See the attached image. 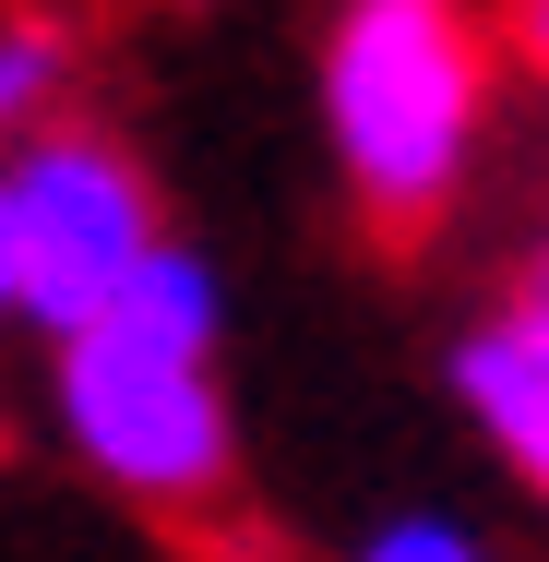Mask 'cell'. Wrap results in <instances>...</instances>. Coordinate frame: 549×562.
I'll return each mask as SVG.
<instances>
[{
	"mask_svg": "<svg viewBox=\"0 0 549 562\" xmlns=\"http://www.w3.org/2000/svg\"><path fill=\"white\" fill-rule=\"evenodd\" d=\"M0 180H12V263H24V324L60 347L84 336L96 312H108L119 288L168 251V216H156V180H144V156L119 144V132H84V120H60V132H36V144H12L0 156Z\"/></svg>",
	"mask_w": 549,
	"mask_h": 562,
	"instance_id": "3957f363",
	"label": "cell"
},
{
	"mask_svg": "<svg viewBox=\"0 0 549 562\" xmlns=\"http://www.w3.org/2000/svg\"><path fill=\"white\" fill-rule=\"evenodd\" d=\"M48 431L96 491L144 515H216L239 479V407H227L216 359L156 347L131 324H84L48 347Z\"/></svg>",
	"mask_w": 549,
	"mask_h": 562,
	"instance_id": "7a4b0ae2",
	"label": "cell"
},
{
	"mask_svg": "<svg viewBox=\"0 0 549 562\" xmlns=\"http://www.w3.org/2000/svg\"><path fill=\"white\" fill-rule=\"evenodd\" d=\"M72 72H84L72 12H48V0H0V156L72 120Z\"/></svg>",
	"mask_w": 549,
	"mask_h": 562,
	"instance_id": "5b68a950",
	"label": "cell"
},
{
	"mask_svg": "<svg viewBox=\"0 0 549 562\" xmlns=\"http://www.w3.org/2000/svg\"><path fill=\"white\" fill-rule=\"evenodd\" d=\"M0 324H24V263H12V180H0Z\"/></svg>",
	"mask_w": 549,
	"mask_h": 562,
	"instance_id": "9c48e42d",
	"label": "cell"
},
{
	"mask_svg": "<svg viewBox=\"0 0 549 562\" xmlns=\"http://www.w3.org/2000/svg\"><path fill=\"white\" fill-rule=\"evenodd\" d=\"M514 48L538 60V85H549V0H514Z\"/></svg>",
	"mask_w": 549,
	"mask_h": 562,
	"instance_id": "30bf717a",
	"label": "cell"
},
{
	"mask_svg": "<svg viewBox=\"0 0 549 562\" xmlns=\"http://www.w3.org/2000/svg\"><path fill=\"white\" fill-rule=\"evenodd\" d=\"M490 132V48L466 0H334L323 24V144L370 227H431Z\"/></svg>",
	"mask_w": 549,
	"mask_h": 562,
	"instance_id": "6da1fadb",
	"label": "cell"
},
{
	"mask_svg": "<svg viewBox=\"0 0 549 562\" xmlns=\"http://www.w3.org/2000/svg\"><path fill=\"white\" fill-rule=\"evenodd\" d=\"M490 324H502V336H514V347H526V359H538V371H549V251H538V263H526V288H514V300H502Z\"/></svg>",
	"mask_w": 549,
	"mask_h": 562,
	"instance_id": "ba28073f",
	"label": "cell"
},
{
	"mask_svg": "<svg viewBox=\"0 0 549 562\" xmlns=\"http://www.w3.org/2000/svg\"><path fill=\"white\" fill-rule=\"evenodd\" d=\"M96 324H131V336H156V347H192V359H216V336H227V276L192 251V239H168L131 288H119Z\"/></svg>",
	"mask_w": 549,
	"mask_h": 562,
	"instance_id": "8992f818",
	"label": "cell"
},
{
	"mask_svg": "<svg viewBox=\"0 0 549 562\" xmlns=\"http://www.w3.org/2000/svg\"><path fill=\"white\" fill-rule=\"evenodd\" d=\"M346 562H502V551H490V539H478L466 515L419 503V515H382V527H370V539H358Z\"/></svg>",
	"mask_w": 549,
	"mask_h": 562,
	"instance_id": "52a82bcc",
	"label": "cell"
},
{
	"mask_svg": "<svg viewBox=\"0 0 549 562\" xmlns=\"http://www.w3.org/2000/svg\"><path fill=\"white\" fill-rule=\"evenodd\" d=\"M454 407H466V419H478V443H490V454H502V467L549 503V371L502 336V324L454 336Z\"/></svg>",
	"mask_w": 549,
	"mask_h": 562,
	"instance_id": "277c9868",
	"label": "cell"
}]
</instances>
